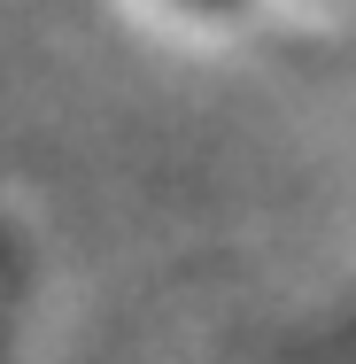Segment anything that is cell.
I'll list each match as a JSON object with an SVG mask.
<instances>
[{
  "label": "cell",
  "instance_id": "cell-1",
  "mask_svg": "<svg viewBox=\"0 0 356 364\" xmlns=\"http://www.w3.org/2000/svg\"><path fill=\"white\" fill-rule=\"evenodd\" d=\"M186 8H232V0H186Z\"/></svg>",
  "mask_w": 356,
  "mask_h": 364
}]
</instances>
